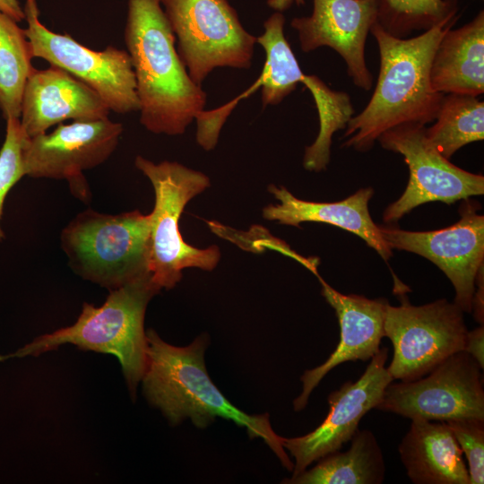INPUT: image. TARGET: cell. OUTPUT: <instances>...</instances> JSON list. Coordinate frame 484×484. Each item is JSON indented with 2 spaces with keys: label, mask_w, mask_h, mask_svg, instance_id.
I'll use <instances>...</instances> for the list:
<instances>
[{
  "label": "cell",
  "mask_w": 484,
  "mask_h": 484,
  "mask_svg": "<svg viewBox=\"0 0 484 484\" xmlns=\"http://www.w3.org/2000/svg\"><path fill=\"white\" fill-rule=\"evenodd\" d=\"M398 450L414 484H470L462 451L445 421L411 419Z\"/></svg>",
  "instance_id": "obj_20"
},
{
  "label": "cell",
  "mask_w": 484,
  "mask_h": 484,
  "mask_svg": "<svg viewBox=\"0 0 484 484\" xmlns=\"http://www.w3.org/2000/svg\"><path fill=\"white\" fill-rule=\"evenodd\" d=\"M150 214H107L87 209L62 230L61 246L73 272L108 290L151 276Z\"/></svg>",
  "instance_id": "obj_5"
},
{
  "label": "cell",
  "mask_w": 484,
  "mask_h": 484,
  "mask_svg": "<svg viewBox=\"0 0 484 484\" xmlns=\"http://www.w3.org/2000/svg\"><path fill=\"white\" fill-rule=\"evenodd\" d=\"M474 319L480 324L484 323V269L480 268L475 281V292L471 303Z\"/></svg>",
  "instance_id": "obj_29"
},
{
  "label": "cell",
  "mask_w": 484,
  "mask_h": 484,
  "mask_svg": "<svg viewBox=\"0 0 484 484\" xmlns=\"http://www.w3.org/2000/svg\"><path fill=\"white\" fill-rule=\"evenodd\" d=\"M134 165L151 181L155 195L149 234V269L153 283L160 290H169L181 280L185 268L212 271L220 259V248L188 245L178 225L187 203L210 186L209 177L178 162L154 163L140 155Z\"/></svg>",
  "instance_id": "obj_6"
},
{
  "label": "cell",
  "mask_w": 484,
  "mask_h": 484,
  "mask_svg": "<svg viewBox=\"0 0 484 484\" xmlns=\"http://www.w3.org/2000/svg\"><path fill=\"white\" fill-rule=\"evenodd\" d=\"M124 41L139 99L140 123L156 134L180 135L204 111L207 94L183 64L160 0H128Z\"/></svg>",
  "instance_id": "obj_2"
},
{
  "label": "cell",
  "mask_w": 484,
  "mask_h": 484,
  "mask_svg": "<svg viewBox=\"0 0 484 484\" xmlns=\"http://www.w3.org/2000/svg\"><path fill=\"white\" fill-rule=\"evenodd\" d=\"M463 350L470 354L479 364L484 367V327L480 325L474 330L468 331L465 336Z\"/></svg>",
  "instance_id": "obj_28"
},
{
  "label": "cell",
  "mask_w": 484,
  "mask_h": 484,
  "mask_svg": "<svg viewBox=\"0 0 484 484\" xmlns=\"http://www.w3.org/2000/svg\"><path fill=\"white\" fill-rule=\"evenodd\" d=\"M160 290L151 276L138 279L109 290L105 303L94 307L83 303L76 322L68 327L37 337L13 353L0 355V361L39 356L64 344H73L82 350L115 355L132 397L146 367L145 310L151 298Z\"/></svg>",
  "instance_id": "obj_4"
},
{
  "label": "cell",
  "mask_w": 484,
  "mask_h": 484,
  "mask_svg": "<svg viewBox=\"0 0 484 484\" xmlns=\"http://www.w3.org/2000/svg\"><path fill=\"white\" fill-rule=\"evenodd\" d=\"M0 12L20 22L24 20L23 7L19 0H0Z\"/></svg>",
  "instance_id": "obj_30"
},
{
  "label": "cell",
  "mask_w": 484,
  "mask_h": 484,
  "mask_svg": "<svg viewBox=\"0 0 484 484\" xmlns=\"http://www.w3.org/2000/svg\"><path fill=\"white\" fill-rule=\"evenodd\" d=\"M433 91L479 97L484 92V11L460 28L448 30L434 53Z\"/></svg>",
  "instance_id": "obj_21"
},
{
  "label": "cell",
  "mask_w": 484,
  "mask_h": 484,
  "mask_svg": "<svg viewBox=\"0 0 484 484\" xmlns=\"http://www.w3.org/2000/svg\"><path fill=\"white\" fill-rule=\"evenodd\" d=\"M6 132L0 150V239L4 238L1 227L5 197L11 188L25 176L23 165V134L20 118L9 117L6 120Z\"/></svg>",
  "instance_id": "obj_26"
},
{
  "label": "cell",
  "mask_w": 484,
  "mask_h": 484,
  "mask_svg": "<svg viewBox=\"0 0 484 484\" xmlns=\"http://www.w3.org/2000/svg\"><path fill=\"white\" fill-rule=\"evenodd\" d=\"M318 278L322 284V295L335 310L339 320L340 341L323 364L302 375V391L293 402L296 411L307 406L312 391L333 368L347 361L371 359L379 351L385 337L387 299L342 294Z\"/></svg>",
  "instance_id": "obj_17"
},
{
  "label": "cell",
  "mask_w": 484,
  "mask_h": 484,
  "mask_svg": "<svg viewBox=\"0 0 484 484\" xmlns=\"http://www.w3.org/2000/svg\"><path fill=\"white\" fill-rule=\"evenodd\" d=\"M306 0H267V4L276 12H284L293 4L303 5Z\"/></svg>",
  "instance_id": "obj_31"
},
{
  "label": "cell",
  "mask_w": 484,
  "mask_h": 484,
  "mask_svg": "<svg viewBox=\"0 0 484 484\" xmlns=\"http://www.w3.org/2000/svg\"><path fill=\"white\" fill-rule=\"evenodd\" d=\"M109 108L100 96L66 71L50 65L33 68L26 82L20 116L25 137L47 133L65 120L108 118Z\"/></svg>",
  "instance_id": "obj_18"
},
{
  "label": "cell",
  "mask_w": 484,
  "mask_h": 484,
  "mask_svg": "<svg viewBox=\"0 0 484 484\" xmlns=\"http://www.w3.org/2000/svg\"><path fill=\"white\" fill-rule=\"evenodd\" d=\"M376 22L390 35L405 39L458 15V0H376Z\"/></svg>",
  "instance_id": "obj_25"
},
{
  "label": "cell",
  "mask_w": 484,
  "mask_h": 484,
  "mask_svg": "<svg viewBox=\"0 0 484 484\" xmlns=\"http://www.w3.org/2000/svg\"><path fill=\"white\" fill-rule=\"evenodd\" d=\"M285 18L280 12L272 13L264 23V33L256 43L265 51V63L253 88L262 86L264 107L280 104L302 83L311 93L319 118V132L314 143L306 147L303 166L307 170L320 172L331 159L334 133L346 128L355 109L350 95L332 90L316 75L305 74L284 35Z\"/></svg>",
  "instance_id": "obj_7"
},
{
  "label": "cell",
  "mask_w": 484,
  "mask_h": 484,
  "mask_svg": "<svg viewBox=\"0 0 484 484\" xmlns=\"http://www.w3.org/2000/svg\"><path fill=\"white\" fill-rule=\"evenodd\" d=\"M468 462L470 484L484 482V419L465 418L445 421Z\"/></svg>",
  "instance_id": "obj_27"
},
{
  "label": "cell",
  "mask_w": 484,
  "mask_h": 484,
  "mask_svg": "<svg viewBox=\"0 0 484 484\" xmlns=\"http://www.w3.org/2000/svg\"><path fill=\"white\" fill-rule=\"evenodd\" d=\"M480 369L470 354L458 351L419 379L390 383L376 409L411 419H484Z\"/></svg>",
  "instance_id": "obj_11"
},
{
  "label": "cell",
  "mask_w": 484,
  "mask_h": 484,
  "mask_svg": "<svg viewBox=\"0 0 484 484\" xmlns=\"http://www.w3.org/2000/svg\"><path fill=\"white\" fill-rule=\"evenodd\" d=\"M30 43L18 22L0 12V109L20 118L23 90L33 70Z\"/></svg>",
  "instance_id": "obj_24"
},
{
  "label": "cell",
  "mask_w": 484,
  "mask_h": 484,
  "mask_svg": "<svg viewBox=\"0 0 484 484\" xmlns=\"http://www.w3.org/2000/svg\"><path fill=\"white\" fill-rule=\"evenodd\" d=\"M479 205L468 199L460 207L454 225L430 231H410L379 226L390 248L421 255L435 264L450 280L455 290L454 303L471 312L475 281L484 266V216Z\"/></svg>",
  "instance_id": "obj_14"
},
{
  "label": "cell",
  "mask_w": 484,
  "mask_h": 484,
  "mask_svg": "<svg viewBox=\"0 0 484 484\" xmlns=\"http://www.w3.org/2000/svg\"><path fill=\"white\" fill-rule=\"evenodd\" d=\"M463 311L445 298L422 306L403 299L386 307L384 329L393 347L387 367L393 379H419L453 354L463 350L468 332Z\"/></svg>",
  "instance_id": "obj_10"
},
{
  "label": "cell",
  "mask_w": 484,
  "mask_h": 484,
  "mask_svg": "<svg viewBox=\"0 0 484 484\" xmlns=\"http://www.w3.org/2000/svg\"><path fill=\"white\" fill-rule=\"evenodd\" d=\"M268 190L280 203L263 209L265 220L296 228L303 222L330 224L361 238L385 261L393 255L379 226L373 221L368 211V203L374 194L372 187L361 188L349 197L333 203L298 199L286 187L272 184L269 185Z\"/></svg>",
  "instance_id": "obj_19"
},
{
  "label": "cell",
  "mask_w": 484,
  "mask_h": 484,
  "mask_svg": "<svg viewBox=\"0 0 484 484\" xmlns=\"http://www.w3.org/2000/svg\"><path fill=\"white\" fill-rule=\"evenodd\" d=\"M23 12L27 22L23 30L33 58H41L87 84L110 111H139L134 72L126 50L114 46L92 50L69 34L50 30L39 20L37 0H25Z\"/></svg>",
  "instance_id": "obj_9"
},
{
  "label": "cell",
  "mask_w": 484,
  "mask_h": 484,
  "mask_svg": "<svg viewBox=\"0 0 484 484\" xmlns=\"http://www.w3.org/2000/svg\"><path fill=\"white\" fill-rule=\"evenodd\" d=\"M376 16V0H313L312 13L293 18L290 26L298 32L303 52L322 47L333 49L345 62L352 82L368 91L373 77L365 48Z\"/></svg>",
  "instance_id": "obj_16"
},
{
  "label": "cell",
  "mask_w": 484,
  "mask_h": 484,
  "mask_svg": "<svg viewBox=\"0 0 484 484\" xmlns=\"http://www.w3.org/2000/svg\"><path fill=\"white\" fill-rule=\"evenodd\" d=\"M123 132L120 123L109 118L59 124L56 129L25 138V176L65 179L74 196L90 201L83 171L104 163L116 150Z\"/></svg>",
  "instance_id": "obj_13"
},
{
  "label": "cell",
  "mask_w": 484,
  "mask_h": 484,
  "mask_svg": "<svg viewBox=\"0 0 484 484\" xmlns=\"http://www.w3.org/2000/svg\"><path fill=\"white\" fill-rule=\"evenodd\" d=\"M387 357V349L380 348L358 380L348 381L329 394L328 414L316 428L305 436L282 437L284 449L295 459L292 477L350 441L362 417L376 409L393 381L385 367Z\"/></svg>",
  "instance_id": "obj_15"
},
{
  "label": "cell",
  "mask_w": 484,
  "mask_h": 484,
  "mask_svg": "<svg viewBox=\"0 0 484 484\" xmlns=\"http://www.w3.org/2000/svg\"><path fill=\"white\" fill-rule=\"evenodd\" d=\"M458 19L456 15L405 39L390 35L376 22L372 25L369 33L380 59L377 81L367 106L348 122L343 147L367 151L389 129L435 121L445 94L431 88L430 65L440 39Z\"/></svg>",
  "instance_id": "obj_1"
},
{
  "label": "cell",
  "mask_w": 484,
  "mask_h": 484,
  "mask_svg": "<svg viewBox=\"0 0 484 484\" xmlns=\"http://www.w3.org/2000/svg\"><path fill=\"white\" fill-rule=\"evenodd\" d=\"M146 367L142 378L147 400L159 408L170 424L190 419L194 426L206 428L216 418L234 421L250 437H260L272 450L283 467L292 471L291 462L282 445V436L272 429L269 415H249L234 405L211 380L204 364L206 337L177 347L158 333L146 331Z\"/></svg>",
  "instance_id": "obj_3"
},
{
  "label": "cell",
  "mask_w": 484,
  "mask_h": 484,
  "mask_svg": "<svg viewBox=\"0 0 484 484\" xmlns=\"http://www.w3.org/2000/svg\"><path fill=\"white\" fill-rule=\"evenodd\" d=\"M425 129L422 125H401L377 139L384 149L403 156L410 172L403 194L384 211L385 223L397 222L426 203L451 204L484 194V177L450 162L430 143Z\"/></svg>",
  "instance_id": "obj_12"
},
{
  "label": "cell",
  "mask_w": 484,
  "mask_h": 484,
  "mask_svg": "<svg viewBox=\"0 0 484 484\" xmlns=\"http://www.w3.org/2000/svg\"><path fill=\"white\" fill-rule=\"evenodd\" d=\"M193 82L201 86L217 67H251L256 38L228 0H160Z\"/></svg>",
  "instance_id": "obj_8"
},
{
  "label": "cell",
  "mask_w": 484,
  "mask_h": 484,
  "mask_svg": "<svg viewBox=\"0 0 484 484\" xmlns=\"http://www.w3.org/2000/svg\"><path fill=\"white\" fill-rule=\"evenodd\" d=\"M345 452H333L318 460L315 466L295 477L290 484H381L385 464L375 435L368 429L357 430Z\"/></svg>",
  "instance_id": "obj_22"
},
{
  "label": "cell",
  "mask_w": 484,
  "mask_h": 484,
  "mask_svg": "<svg viewBox=\"0 0 484 484\" xmlns=\"http://www.w3.org/2000/svg\"><path fill=\"white\" fill-rule=\"evenodd\" d=\"M435 121L426 127V136L449 160L464 145L484 139V102L475 96L445 94Z\"/></svg>",
  "instance_id": "obj_23"
}]
</instances>
